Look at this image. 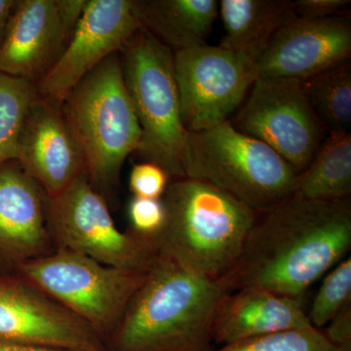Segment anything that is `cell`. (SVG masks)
Instances as JSON below:
<instances>
[{
    "instance_id": "cell-26",
    "label": "cell",
    "mask_w": 351,
    "mask_h": 351,
    "mask_svg": "<svg viewBox=\"0 0 351 351\" xmlns=\"http://www.w3.org/2000/svg\"><path fill=\"white\" fill-rule=\"evenodd\" d=\"M170 176L156 163L145 162L135 164L129 177V189L135 197L162 198L168 184Z\"/></svg>"
},
{
    "instance_id": "cell-5",
    "label": "cell",
    "mask_w": 351,
    "mask_h": 351,
    "mask_svg": "<svg viewBox=\"0 0 351 351\" xmlns=\"http://www.w3.org/2000/svg\"><path fill=\"white\" fill-rule=\"evenodd\" d=\"M184 177L206 182L260 214L294 195L297 172L271 147L230 121L186 132Z\"/></svg>"
},
{
    "instance_id": "cell-15",
    "label": "cell",
    "mask_w": 351,
    "mask_h": 351,
    "mask_svg": "<svg viewBox=\"0 0 351 351\" xmlns=\"http://www.w3.org/2000/svg\"><path fill=\"white\" fill-rule=\"evenodd\" d=\"M48 196L18 161L0 166V253L23 263L52 253Z\"/></svg>"
},
{
    "instance_id": "cell-20",
    "label": "cell",
    "mask_w": 351,
    "mask_h": 351,
    "mask_svg": "<svg viewBox=\"0 0 351 351\" xmlns=\"http://www.w3.org/2000/svg\"><path fill=\"white\" fill-rule=\"evenodd\" d=\"M294 195L311 200L350 197V132L329 133L306 169L297 176Z\"/></svg>"
},
{
    "instance_id": "cell-31",
    "label": "cell",
    "mask_w": 351,
    "mask_h": 351,
    "mask_svg": "<svg viewBox=\"0 0 351 351\" xmlns=\"http://www.w3.org/2000/svg\"><path fill=\"white\" fill-rule=\"evenodd\" d=\"M0 351H75L50 346L25 345V343H5L0 341Z\"/></svg>"
},
{
    "instance_id": "cell-29",
    "label": "cell",
    "mask_w": 351,
    "mask_h": 351,
    "mask_svg": "<svg viewBox=\"0 0 351 351\" xmlns=\"http://www.w3.org/2000/svg\"><path fill=\"white\" fill-rule=\"evenodd\" d=\"M87 0H56L62 25L69 41L82 18Z\"/></svg>"
},
{
    "instance_id": "cell-24",
    "label": "cell",
    "mask_w": 351,
    "mask_h": 351,
    "mask_svg": "<svg viewBox=\"0 0 351 351\" xmlns=\"http://www.w3.org/2000/svg\"><path fill=\"white\" fill-rule=\"evenodd\" d=\"M211 351H351V348L332 345L322 330L309 326L247 339Z\"/></svg>"
},
{
    "instance_id": "cell-12",
    "label": "cell",
    "mask_w": 351,
    "mask_h": 351,
    "mask_svg": "<svg viewBox=\"0 0 351 351\" xmlns=\"http://www.w3.org/2000/svg\"><path fill=\"white\" fill-rule=\"evenodd\" d=\"M103 339L22 276L0 278V341L104 351Z\"/></svg>"
},
{
    "instance_id": "cell-7",
    "label": "cell",
    "mask_w": 351,
    "mask_h": 351,
    "mask_svg": "<svg viewBox=\"0 0 351 351\" xmlns=\"http://www.w3.org/2000/svg\"><path fill=\"white\" fill-rule=\"evenodd\" d=\"M19 270L101 339L112 336L149 272L110 267L64 249L23 263Z\"/></svg>"
},
{
    "instance_id": "cell-8",
    "label": "cell",
    "mask_w": 351,
    "mask_h": 351,
    "mask_svg": "<svg viewBox=\"0 0 351 351\" xmlns=\"http://www.w3.org/2000/svg\"><path fill=\"white\" fill-rule=\"evenodd\" d=\"M48 226L57 249L86 256L110 267L149 271L158 251L154 240L119 230L108 201L86 173L54 197H48Z\"/></svg>"
},
{
    "instance_id": "cell-28",
    "label": "cell",
    "mask_w": 351,
    "mask_h": 351,
    "mask_svg": "<svg viewBox=\"0 0 351 351\" xmlns=\"http://www.w3.org/2000/svg\"><path fill=\"white\" fill-rule=\"evenodd\" d=\"M322 332L332 345L351 348V306L343 309Z\"/></svg>"
},
{
    "instance_id": "cell-17",
    "label": "cell",
    "mask_w": 351,
    "mask_h": 351,
    "mask_svg": "<svg viewBox=\"0 0 351 351\" xmlns=\"http://www.w3.org/2000/svg\"><path fill=\"white\" fill-rule=\"evenodd\" d=\"M313 326L302 300L269 292L240 290L226 294L213 324V341L225 346L290 330Z\"/></svg>"
},
{
    "instance_id": "cell-11",
    "label": "cell",
    "mask_w": 351,
    "mask_h": 351,
    "mask_svg": "<svg viewBox=\"0 0 351 351\" xmlns=\"http://www.w3.org/2000/svg\"><path fill=\"white\" fill-rule=\"evenodd\" d=\"M141 29L133 0H87L61 56L36 83L38 96L61 108L73 89Z\"/></svg>"
},
{
    "instance_id": "cell-21",
    "label": "cell",
    "mask_w": 351,
    "mask_h": 351,
    "mask_svg": "<svg viewBox=\"0 0 351 351\" xmlns=\"http://www.w3.org/2000/svg\"><path fill=\"white\" fill-rule=\"evenodd\" d=\"M313 112L325 130L350 132V61L328 69L302 82Z\"/></svg>"
},
{
    "instance_id": "cell-13",
    "label": "cell",
    "mask_w": 351,
    "mask_h": 351,
    "mask_svg": "<svg viewBox=\"0 0 351 351\" xmlns=\"http://www.w3.org/2000/svg\"><path fill=\"white\" fill-rule=\"evenodd\" d=\"M350 54L351 21L346 14L322 20L295 17L258 58L256 75L304 82L350 61Z\"/></svg>"
},
{
    "instance_id": "cell-6",
    "label": "cell",
    "mask_w": 351,
    "mask_h": 351,
    "mask_svg": "<svg viewBox=\"0 0 351 351\" xmlns=\"http://www.w3.org/2000/svg\"><path fill=\"white\" fill-rule=\"evenodd\" d=\"M124 83L142 138L138 154L170 178H184L182 147L186 129L176 80L174 52L141 27L119 51Z\"/></svg>"
},
{
    "instance_id": "cell-22",
    "label": "cell",
    "mask_w": 351,
    "mask_h": 351,
    "mask_svg": "<svg viewBox=\"0 0 351 351\" xmlns=\"http://www.w3.org/2000/svg\"><path fill=\"white\" fill-rule=\"evenodd\" d=\"M36 97V83L0 73V166L18 161L21 138Z\"/></svg>"
},
{
    "instance_id": "cell-19",
    "label": "cell",
    "mask_w": 351,
    "mask_h": 351,
    "mask_svg": "<svg viewBox=\"0 0 351 351\" xmlns=\"http://www.w3.org/2000/svg\"><path fill=\"white\" fill-rule=\"evenodd\" d=\"M219 14L226 32L219 45L254 64L277 32L295 17L293 1L288 0H221Z\"/></svg>"
},
{
    "instance_id": "cell-4",
    "label": "cell",
    "mask_w": 351,
    "mask_h": 351,
    "mask_svg": "<svg viewBox=\"0 0 351 351\" xmlns=\"http://www.w3.org/2000/svg\"><path fill=\"white\" fill-rule=\"evenodd\" d=\"M61 110L82 147L90 184L108 201L127 157L138 151L142 138L119 53L80 80Z\"/></svg>"
},
{
    "instance_id": "cell-23",
    "label": "cell",
    "mask_w": 351,
    "mask_h": 351,
    "mask_svg": "<svg viewBox=\"0 0 351 351\" xmlns=\"http://www.w3.org/2000/svg\"><path fill=\"white\" fill-rule=\"evenodd\" d=\"M348 306H351L350 257L341 261L327 272L307 318L314 328L322 330Z\"/></svg>"
},
{
    "instance_id": "cell-25",
    "label": "cell",
    "mask_w": 351,
    "mask_h": 351,
    "mask_svg": "<svg viewBox=\"0 0 351 351\" xmlns=\"http://www.w3.org/2000/svg\"><path fill=\"white\" fill-rule=\"evenodd\" d=\"M128 218L132 232L154 240L165 223L166 211L162 199L133 196L128 205Z\"/></svg>"
},
{
    "instance_id": "cell-27",
    "label": "cell",
    "mask_w": 351,
    "mask_h": 351,
    "mask_svg": "<svg viewBox=\"0 0 351 351\" xmlns=\"http://www.w3.org/2000/svg\"><path fill=\"white\" fill-rule=\"evenodd\" d=\"M350 0H298L293 1L295 17L304 20H322L341 14L350 5Z\"/></svg>"
},
{
    "instance_id": "cell-3",
    "label": "cell",
    "mask_w": 351,
    "mask_h": 351,
    "mask_svg": "<svg viewBox=\"0 0 351 351\" xmlns=\"http://www.w3.org/2000/svg\"><path fill=\"white\" fill-rule=\"evenodd\" d=\"M165 223L157 251L182 267L218 280L234 265L257 213L206 182L181 178L162 198Z\"/></svg>"
},
{
    "instance_id": "cell-2",
    "label": "cell",
    "mask_w": 351,
    "mask_h": 351,
    "mask_svg": "<svg viewBox=\"0 0 351 351\" xmlns=\"http://www.w3.org/2000/svg\"><path fill=\"white\" fill-rule=\"evenodd\" d=\"M218 280L158 253L112 335L113 351H211Z\"/></svg>"
},
{
    "instance_id": "cell-9",
    "label": "cell",
    "mask_w": 351,
    "mask_h": 351,
    "mask_svg": "<svg viewBox=\"0 0 351 351\" xmlns=\"http://www.w3.org/2000/svg\"><path fill=\"white\" fill-rule=\"evenodd\" d=\"M232 124L271 147L298 175L313 161L326 131L302 80L292 78L258 77Z\"/></svg>"
},
{
    "instance_id": "cell-10",
    "label": "cell",
    "mask_w": 351,
    "mask_h": 351,
    "mask_svg": "<svg viewBox=\"0 0 351 351\" xmlns=\"http://www.w3.org/2000/svg\"><path fill=\"white\" fill-rule=\"evenodd\" d=\"M174 66L186 132L209 130L228 121L257 80L251 60L221 45L177 51Z\"/></svg>"
},
{
    "instance_id": "cell-18",
    "label": "cell",
    "mask_w": 351,
    "mask_h": 351,
    "mask_svg": "<svg viewBox=\"0 0 351 351\" xmlns=\"http://www.w3.org/2000/svg\"><path fill=\"white\" fill-rule=\"evenodd\" d=\"M141 27L173 52L206 44L219 15L216 0H133Z\"/></svg>"
},
{
    "instance_id": "cell-1",
    "label": "cell",
    "mask_w": 351,
    "mask_h": 351,
    "mask_svg": "<svg viewBox=\"0 0 351 351\" xmlns=\"http://www.w3.org/2000/svg\"><path fill=\"white\" fill-rule=\"evenodd\" d=\"M350 247V197L293 195L257 214L239 258L218 282L226 294L257 289L302 300Z\"/></svg>"
},
{
    "instance_id": "cell-14",
    "label": "cell",
    "mask_w": 351,
    "mask_h": 351,
    "mask_svg": "<svg viewBox=\"0 0 351 351\" xmlns=\"http://www.w3.org/2000/svg\"><path fill=\"white\" fill-rule=\"evenodd\" d=\"M18 162L49 198L86 173L82 147L61 108L38 94L25 122Z\"/></svg>"
},
{
    "instance_id": "cell-30",
    "label": "cell",
    "mask_w": 351,
    "mask_h": 351,
    "mask_svg": "<svg viewBox=\"0 0 351 351\" xmlns=\"http://www.w3.org/2000/svg\"><path fill=\"white\" fill-rule=\"evenodd\" d=\"M18 0H0V43L5 34L7 25L10 20Z\"/></svg>"
},
{
    "instance_id": "cell-16",
    "label": "cell",
    "mask_w": 351,
    "mask_h": 351,
    "mask_svg": "<svg viewBox=\"0 0 351 351\" xmlns=\"http://www.w3.org/2000/svg\"><path fill=\"white\" fill-rule=\"evenodd\" d=\"M68 43L56 0H18L0 43V73L36 84Z\"/></svg>"
}]
</instances>
